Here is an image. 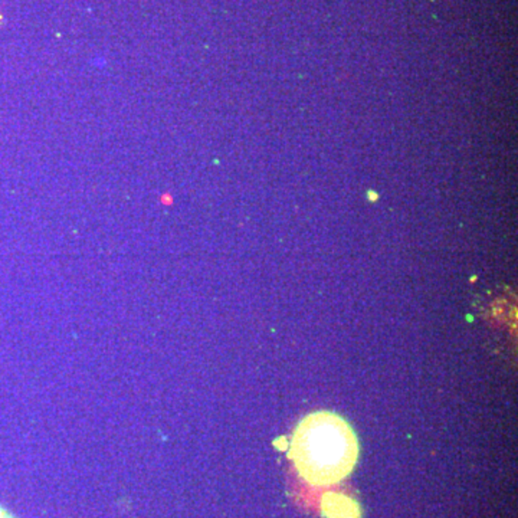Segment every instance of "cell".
Wrapping results in <instances>:
<instances>
[{"mask_svg": "<svg viewBox=\"0 0 518 518\" xmlns=\"http://www.w3.org/2000/svg\"><path fill=\"white\" fill-rule=\"evenodd\" d=\"M323 514L327 518H360V505L344 494H325L322 501Z\"/></svg>", "mask_w": 518, "mask_h": 518, "instance_id": "obj_2", "label": "cell"}, {"mask_svg": "<svg viewBox=\"0 0 518 518\" xmlns=\"http://www.w3.org/2000/svg\"><path fill=\"white\" fill-rule=\"evenodd\" d=\"M0 518H14L11 513L7 512L6 508L0 507Z\"/></svg>", "mask_w": 518, "mask_h": 518, "instance_id": "obj_3", "label": "cell"}, {"mask_svg": "<svg viewBox=\"0 0 518 518\" xmlns=\"http://www.w3.org/2000/svg\"><path fill=\"white\" fill-rule=\"evenodd\" d=\"M359 441L346 419L332 412L308 414L291 441L290 458L313 486H332L346 478L358 462Z\"/></svg>", "mask_w": 518, "mask_h": 518, "instance_id": "obj_1", "label": "cell"}]
</instances>
